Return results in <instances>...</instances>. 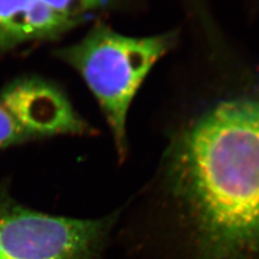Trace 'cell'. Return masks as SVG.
I'll return each mask as SVG.
<instances>
[{
	"instance_id": "cell-1",
	"label": "cell",
	"mask_w": 259,
	"mask_h": 259,
	"mask_svg": "<svg viewBox=\"0 0 259 259\" xmlns=\"http://www.w3.org/2000/svg\"><path fill=\"white\" fill-rule=\"evenodd\" d=\"M202 100L172 132L160 182L191 228V259L247 258L259 250V74Z\"/></svg>"
},
{
	"instance_id": "cell-2",
	"label": "cell",
	"mask_w": 259,
	"mask_h": 259,
	"mask_svg": "<svg viewBox=\"0 0 259 259\" xmlns=\"http://www.w3.org/2000/svg\"><path fill=\"white\" fill-rule=\"evenodd\" d=\"M176 41L175 31L135 37L96 22L79 40L54 53L78 73L95 98L121 161L129 148L132 103L151 69Z\"/></svg>"
},
{
	"instance_id": "cell-3",
	"label": "cell",
	"mask_w": 259,
	"mask_h": 259,
	"mask_svg": "<svg viewBox=\"0 0 259 259\" xmlns=\"http://www.w3.org/2000/svg\"><path fill=\"white\" fill-rule=\"evenodd\" d=\"M119 214L88 219L42 212L0 182V259H102Z\"/></svg>"
},
{
	"instance_id": "cell-4",
	"label": "cell",
	"mask_w": 259,
	"mask_h": 259,
	"mask_svg": "<svg viewBox=\"0 0 259 259\" xmlns=\"http://www.w3.org/2000/svg\"><path fill=\"white\" fill-rule=\"evenodd\" d=\"M95 134L66 93L46 78L21 76L0 88V149Z\"/></svg>"
},
{
	"instance_id": "cell-5",
	"label": "cell",
	"mask_w": 259,
	"mask_h": 259,
	"mask_svg": "<svg viewBox=\"0 0 259 259\" xmlns=\"http://www.w3.org/2000/svg\"><path fill=\"white\" fill-rule=\"evenodd\" d=\"M113 1H0V58L33 44L52 41L113 9Z\"/></svg>"
}]
</instances>
